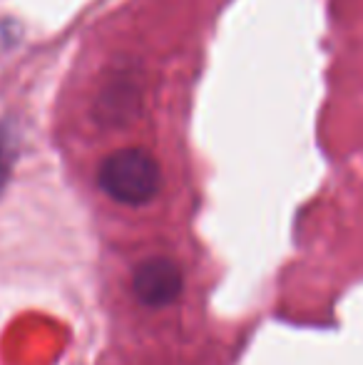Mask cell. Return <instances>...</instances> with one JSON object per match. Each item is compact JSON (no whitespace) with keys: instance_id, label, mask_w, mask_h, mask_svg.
Wrapping results in <instances>:
<instances>
[{"instance_id":"6da1fadb","label":"cell","mask_w":363,"mask_h":365,"mask_svg":"<svg viewBox=\"0 0 363 365\" xmlns=\"http://www.w3.org/2000/svg\"><path fill=\"white\" fill-rule=\"evenodd\" d=\"M97 184L115 202L127 207H142L160 194L162 169L147 149H120L100 164Z\"/></svg>"},{"instance_id":"7a4b0ae2","label":"cell","mask_w":363,"mask_h":365,"mask_svg":"<svg viewBox=\"0 0 363 365\" xmlns=\"http://www.w3.org/2000/svg\"><path fill=\"white\" fill-rule=\"evenodd\" d=\"M184 279L182 269L172 259L165 256H155L147 259L137 266L135 276H132V289L140 303L150 308H165L175 303L182 293Z\"/></svg>"},{"instance_id":"3957f363","label":"cell","mask_w":363,"mask_h":365,"mask_svg":"<svg viewBox=\"0 0 363 365\" xmlns=\"http://www.w3.org/2000/svg\"><path fill=\"white\" fill-rule=\"evenodd\" d=\"M5 177H8V152H5L3 137H0V189H3Z\"/></svg>"}]
</instances>
